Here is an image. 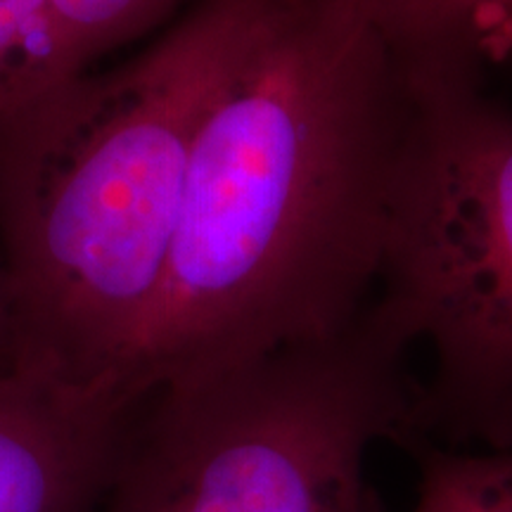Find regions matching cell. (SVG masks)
<instances>
[{
    "mask_svg": "<svg viewBox=\"0 0 512 512\" xmlns=\"http://www.w3.org/2000/svg\"><path fill=\"white\" fill-rule=\"evenodd\" d=\"M477 48L482 62L512 64V0H479Z\"/></svg>",
    "mask_w": 512,
    "mask_h": 512,
    "instance_id": "cell-10",
    "label": "cell"
},
{
    "mask_svg": "<svg viewBox=\"0 0 512 512\" xmlns=\"http://www.w3.org/2000/svg\"><path fill=\"white\" fill-rule=\"evenodd\" d=\"M413 81L479 76V0H344Z\"/></svg>",
    "mask_w": 512,
    "mask_h": 512,
    "instance_id": "cell-6",
    "label": "cell"
},
{
    "mask_svg": "<svg viewBox=\"0 0 512 512\" xmlns=\"http://www.w3.org/2000/svg\"><path fill=\"white\" fill-rule=\"evenodd\" d=\"M411 451L420 463L413 512H512V451L458 453L432 441Z\"/></svg>",
    "mask_w": 512,
    "mask_h": 512,
    "instance_id": "cell-8",
    "label": "cell"
},
{
    "mask_svg": "<svg viewBox=\"0 0 512 512\" xmlns=\"http://www.w3.org/2000/svg\"><path fill=\"white\" fill-rule=\"evenodd\" d=\"M12 377H22L19 375V342L8 278H5L3 261H0V382L12 380Z\"/></svg>",
    "mask_w": 512,
    "mask_h": 512,
    "instance_id": "cell-11",
    "label": "cell"
},
{
    "mask_svg": "<svg viewBox=\"0 0 512 512\" xmlns=\"http://www.w3.org/2000/svg\"><path fill=\"white\" fill-rule=\"evenodd\" d=\"M411 344L370 304L337 335L152 389L100 512H384L375 441H418Z\"/></svg>",
    "mask_w": 512,
    "mask_h": 512,
    "instance_id": "cell-3",
    "label": "cell"
},
{
    "mask_svg": "<svg viewBox=\"0 0 512 512\" xmlns=\"http://www.w3.org/2000/svg\"><path fill=\"white\" fill-rule=\"evenodd\" d=\"M373 304L432 351L418 441L512 451V107L479 76L418 83Z\"/></svg>",
    "mask_w": 512,
    "mask_h": 512,
    "instance_id": "cell-4",
    "label": "cell"
},
{
    "mask_svg": "<svg viewBox=\"0 0 512 512\" xmlns=\"http://www.w3.org/2000/svg\"><path fill=\"white\" fill-rule=\"evenodd\" d=\"M178 0H50V76L81 74L169 15Z\"/></svg>",
    "mask_w": 512,
    "mask_h": 512,
    "instance_id": "cell-7",
    "label": "cell"
},
{
    "mask_svg": "<svg viewBox=\"0 0 512 512\" xmlns=\"http://www.w3.org/2000/svg\"><path fill=\"white\" fill-rule=\"evenodd\" d=\"M138 401L0 382V512H100Z\"/></svg>",
    "mask_w": 512,
    "mask_h": 512,
    "instance_id": "cell-5",
    "label": "cell"
},
{
    "mask_svg": "<svg viewBox=\"0 0 512 512\" xmlns=\"http://www.w3.org/2000/svg\"><path fill=\"white\" fill-rule=\"evenodd\" d=\"M418 83L344 0H280L204 112L138 396L370 304Z\"/></svg>",
    "mask_w": 512,
    "mask_h": 512,
    "instance_id": "cell-1",
    "label": "cell"
},
{
    "mask_svg": "<svg viewBox=\"0 0 512 512\" xmlns=\"http://www.w3.org/2000/svg\"><path fill=\"white\" fill-rule=\"evenodd\" d=\"M280 0H197L155 46L0 107L19 375L140 401L200 121Z\"/></svg>",
    "mask_w": 512,
    "mask_h": 512,
    "instance_id": "cell-2",
    "label": "cell"
},
{
    "mask_svg": "<svg viewBox=\"0 0 512 512\" xmlns=\"http://www.w3.org/2000/svg\"><path fill=\"white\" fill-rule=\"evenodd\" d=\"M50 83V0H0V107Z\"/></svg>",
    "mask_w": 512,
    "mask_h": 512,
    "instance_id": "cell-9",
    "label": "cell"
}]
</instances>
